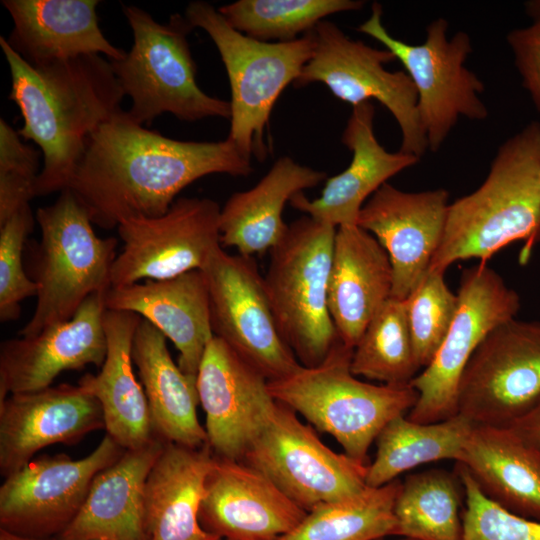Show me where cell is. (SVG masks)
Returning <instances> with one entry per match:
<instances>
[{"instance_id": "obj_1", "label": "cell", "mask_w": 540, "mask_h": 540, "mask_svg": "<svg viewBox=\"0 0 540 540\" xmlns=\"http://www.w3.org/2000/svg\"><path fill=\"white\" fill-rule=\"evenodd\" d=\"M251 159L226 138L180 141L149 130L120 110L88 139L66 189L93 224L112 229L130 218L165 214L188 185L210 174L246 176Z\"/></svg>"}, {"instance_id": "obj_2", "label": "cell", "mask_w": 540, "mask_h": 540, "mask_svg": "<svg viewBox=\"0 0 540 540\" xmlns=\"http://www.w3.org/2000/svg\"><path fill=\"white\" fill-rule=\"evenodd\" d=\"M0 46L11 74L9 99L21 112L18 133L43 154L36 196L63 191L90 136L119 112L125 96L110 60L83 55L32 66L1 36Z\"/></svg>"}, {"instance_id": "obj_3", "label": "cell", "mask_w": 540, "mask_h": 540, "mask_svg": "<svg viewBox=\"0 0 540 540\" xmlns=\"http://www.w3.org/2000/svg\"><path fill=\"white\" fill-rule=\"evenodd\" d=\"M522 241L527 262L540 241V122L532 121L498 148L482 184L449 204L444 233L428 270L445 273L466 259L487 261Z\"/></svg>"}, {"instance_id": "obj_4", "label": "cell", "mask_w": 540, "mask_h": 540, "mask_svg": "<svg viewBox=\"0 0 540 540\" xmlns=\"http://www.w3.org/2000/svg\"><path fill=\"white\" fill-rule=\"evenodd\" d=\"M353 348L340 339L313 367L268 381L273 398L300 414L315 430L331 435L351 458L367 464L368 451L392 419L407 415L418 400L409 384H373L351 371Z\"/></svg>"}, {"instance_id": "obj_5", "label": "cell", "mask_w": 540, "mask_h": 540, "mask_svg": "<svg viewBox=\"0 0 540 540\" xmlns=\"http://www.w3.org/2000/svg\"><path fill=\"white\" fill-rule=\"evenodd\" d=\"M185 18L207 32L224 63L231 89L230 138L247 158L263 161L271 111L282 91L295 83L310 60V32L289 42H264L237 31L211 4H188Z\"/></svg>"}, {"instance_id": "obj_6", "label": "cell", "mask_w": 540, "mask_h": 540, "mask_svg": "<svg viewBox=\"0 0 540 540\" xmlns=\"http://www.w3.org/2000/svg\"><path fill=\"white\" fill-rule=\"evenodd\" d=\"M41 231L33 275L37 302L31 319L19 331L31 337L44 328L67 321L93 294L112 287L111 270L117 256L115 238H99L85 207L69 189L36 212Z\"/></svg>"}, {"instance_id": "obj_7", "label": "cell", "mask_w": 540, "mask_h": 540, "mask_svg": "<svg viewBox=\"0 0 540 540\" xmlns=\"http://www.w3.org/2000/svg\"><path fill=\"white\" fill-rule=\"evenodd\" d=\"M133 32V45L125 56L110 61L125 94L132 101V118L150 124L162 113L183 121L208 117L230 119V102L211 97L196 81L197 67L187 35L193 29L185 16L173 14L158 23L145 10L123 5Z\"/></svg>"}, {"instance_id": "obj_8", "label": "cell", "mask_w": 540, "mask_h": 540, "mask_svg": "<svg viewBox=\"0 0 540 540\" xmlns=\"http://www.w3.org/2000/svg\"><path fill=\"white\" fill-rule=\"evenodd\" d=\"M336 230L309 216L293 221L270 250L264 276L279 332L305 367L324 361L340 339L328 306Z\"/></svg>"}, {"instance_id": "obj_9", "label": "cell", "mask_w": 540, "mask_h": 540, "mask_svg": "<svg viewBox=\"0 0 540 540\" xmlns=\"http://www.w3.org/2000/svg\"><path fill=\"white\" fill-rule=\"evenodd\" d=\"M382 6L375 2L370 17L357 30L389 50L405 68L418 96V113L428 149L437 152L458 119L484 120L488 109L479 97L484 83L466 66L472 52L470 36L458 31L448 38V21L433 20L421 44L392 36L382 23Z\"/></svg>"}, {"instance_id": "obj_10", "label": "cell", "mask_w": 540, "mask_h": 540, "mask_svg": "<svg viewBox=\"0 0 540 540\" xmlns=\"http://www.w3.org/2000/svg\"><path fill=\"white\" fill-rule=\"evenodd\" d=\"M314 48L294 85L319 82L353 107L376 100L395 118L402 135L400 152L422 157L428 149L415 86L405 71H388L396 60L387 49H377L349 38L336 24L323 20L310 31Z\"/></svg>"}, {"instance_id": "obj_11", "label": "cell", "mask_w": 540, "mask_h": 540, "mask_svg": "<svg viewBox=\"0 0 540 540\" xmlns=\"http://www.w3.org/2000/svg\"><path fill=\"white\" fill-rule=\"evenodd\" d=\"M458 306L450 329L432 362L411 381L419 396L407 417L434 423L458 413V388L476 348L498 325L516 318L518 293L487 263L465 269L457 292Z\"/></svg>"}, {"instance_id": "obj_12", "label": "cell", "mask_w": 540, "mask_h": 540, "mask_svg": "<svg viewBox=\"0 0 540 540\" xmlns=\"http://www.w3.org/2000/svg\"><path fill=\"white\" fill-rule=\"evenodd\" d=\"M241 461L263 473L307 512L368 487V464L330 449L310 424L302 423L297 413L279 402Z\"/></svg>"}, {"instance_id": "obj_13", "label": "cell", "mask_w": 540, "mask_h": 540, "mask_svg": "<svg viewBox=\"0 0 540 540\" xmlns=\"http://www.w3.org/2000/svg\"><path fill=\"white\" fill-rule=\"evenodd\" d=\"M540 398V321L510 319L491 330L467 363L458 413L473 424L509 427Z\"/></svg>"}, {"instance_id": "obj_14", "label": "cell", "mask_w": 540, "mask_h": 540, "mask_svg": "<svg viewBox=\"0 0 540 540\" xmlns=\"http://www.w3.org/2000/svg\"><path fill=\"white\" fill-rule=\"evenodd\" d=\"M202 271L214 336L268 381L296 371L301 364L279 332L264 277L253 258L230 255L221 247Z\"/></svg>"}, {"instance_id": "obj_15", "label": "cell", "mask_w": 540, "mask_h": 540, "mask_svg": "<svg viewBox=\"0 0 540 540\" xmlns=\"http://www.w3.org/2000/svg\"><path fill=\"white\" fill-rule=\"evenodd\" d=\"M220 212L214 200L184 197L161 216L122 221L117 229L123 248L112 266V287L203 270L222 247Z\"/></svg>"}, {"instance_id": "obj_16", "label": "cell", "mask_w": 540, "mask_h": 540, "mask_svg": "<svg viewBox=\"0 0 540 540\" xmlns=\"http://www.w3.org/2000/svg\"><path fill=\"white\" fill-rule=\"evenodd\" d=\"M125 451L108 434L86 457L66 454L32 459L0 486V528L35 538H55L80 511L95 476Z\"/></svg>"}, {"instance_id": "obj_17", "label": "cell", "mask_w": 540, "mask_h": 540, "mask_svg": "<svg viewBox=\"0 0 540 540\" xmlns=\"http://www.w3.org/2000/svg\"><path fill=\"white\" fill-rule=\"evenodd\" d=\"M197 393L213 454L242 460L277 408L268 380L214 336L197 372Z\"/></svg>"}, {"instance_id": "obj_18", "label": "cell", "mask_w": 540, "mask_h": 540, "mask_svg": "<svg viewBox=\"0 0 540 540\" xmlns=\"http://www.w3.org/2000/svg\"><path fill=\"white\" fill-rule=\"evenodd\" d=\"M449 204L443 188L405 192L387 182L362 207L357 225L377 239L392 266L391 297L405 300L428 271Z\"/></svg>"}, {"instance_id": "obj_19", "label": "cell", "mask_w": 540, "mask_h": 540, "mask_svg": "<svg viewBox=\"0 0 540 540\" xmlns=\"http://www.w3.org/2000/svg\"><path fill=\"white\" fill-rule=\"evenodd\" d=\"M105 295L93 294L64 322L0 347V401L10 394L48 388L65 370L101 367L107 353Z\"/></svg>"}, {"instance_id": "obj_20", "label": "cell", "mask_w": 540, "mask_h": 540, "mask_svg": "<svg viewBox=\"0 0 540 540\" xmlns=\"http://www.w3.org/2000/svg\"><path fill=\"white\" fill-rule=\"evenodd\" d=\"M306 514L254 467L214 455L199 510L207 532L223 540H278Z\"/></svg>"}, {"instance_id": "obj_21", "label": "cell", "mask_w": 540, "mask_h": 540, "mask_svg": "<svg viewBox=\"0 0 540 540\" xmlns=\"http://www.w3.org/2000/svg\"><path fill=\"white\" fill-rule=\"evenodd\" d=\"M105 429L102 406L78 384L15 393L0 401V473H15L41 449L75 444Z\"/></svg>"}, {"instance_id": "obj_22", "label": "cell", "mask_w": 540, "mask_h": 540, "mask_svg": "<svg viewBox=\"0 0 540 540\" xmlns=\"http://www.w3.org/2000/svg\"><path fill=\"white\" fill-rule=\"evenodd\" d=\"M104 300L107 310L135 313L170 339L179 352L178 366L197 380L203 353L214 337L208 282L202 270L111 287Z\"/></svg>"}, {"instance_id": "obj_23", "label": "cell", "mask_w": 540, "mask_h": 540, "mask_svg": "<svg viewBox=\"0 0 540 540\" xmlns=\"http://www.w3.org/2000/svg\"><path fill=\"white\" fill-rule=\"evenodd\" d=\"M375 108L371 102L354 106L342 134V143L352 151L349 166L327 179L320 197L309 200L299 193L290 205L335 227L357 225L366 201L394 175L416 165L420 157L390 153L374 133Z\"/></svg>"}, {"instance_id": "obj_24", "label": "cell", "mask_w": 540, "mask_h": 540, "mask_svg": "<svg viewBox=\"0 0 540 540\" xmlns=\"http://www.w3.org/2000/svg\"><path fill=\"white\" fill-rule=\"evenodd\" d=\"M13 29L11 48L32 66H44L83 55L122 59L126 51L102 33L98 0H4Z\"/></svg>"}, {"instance_id": "obj_25", "label": "cell", "mask_w": 540, "mask_h": 540, "mask_svg": "<svg viewBox=\"0 0 540 540\" xmlns=\"http://www.w3.org/2000/svg\"><path fill=\"white\" fill-rule=\"evenodd\" d=\"M393 273L377 239L358 225L336 230L328 306L340 340L354 348L369 322L391 297Z\"/></svg>"}, {"instance_id": "obj_26", "label": "cell", "mask_w": 540, "mask_h": 540, "mask_svg": "<svg viewBox=\"0 0 540 540\" xmlns=\"http://www.w3.org/2000/svg\"><path fill=\"white\" fill-rule=\"evenodd\" d=\"M165 442L155 437L125 450L94 478L74 520L55 540H149L144 506L147 476Z\"/></svg>"}, {"instance_id": "obj_27", "label": "cell", "mask_w": 540, "mask_h": 540, "mask_svg": "<svg viewBox=\"0 0 540 540\" xmlns=\"http://www.w3.org/2000/svg\"><path fill=\"white\" fill-rule=\"evenodd\" d=\"M141 317L107 310V353L100 371L85 374L78 385L102 406L105 429L123 449H138L154 438L147 398L133 372L132 345Z\"/></svg>"}, {"instance_id": "obj_28", "label": "cell", "mask_w": 540, "mask_h": 540, "mask_svg": "<svg viewBox=\"0 0 540 540\" xmlns=\"http://www.w3.org/2000/svg\"><path fill=\"white\" fill-rule=\"evenodd\" d=\"M213 461L208 445L192 448L165 442L144 489L149 540H223L207 532L199 521Z\"/></svg>"}, {"instance_id": "obj_29", "label": "cell", "mask_w": 540, "mask_h": 540, "mask_svg": "<svg viewBox=\"0 0 540 540\" xmlns=\"http://www.w3.org/2000/svg\"><path fill=\"white\" fill-rule=\"evenodd\" d=\"M491 501L540 520V448L510 427L474 424L458 462Z\"/></svg>"}, {"instance_id": "obj_30", "label": "cell", "mask_w": 540, "mask_h": 540, "mask_svg": "<svg viewBox=\"0 0 540 540\" xmlns=\"http://www.w3.org/2000/svg\"><path fill=\"white\" fill-rule=\"evenodd\" d=\"M324 179V171L280 157L254 187L234 193L221 208V245L249 257L270 252L288 227L282 218L286 203Z\"/></svg>"}, {"instance_id": "obj_31", "label": "cell", "mask_w": 540, "mask_h": 540, "mask_svg": "<svg viewBox=\"0 0 540 540\" xmlns=\"http://www.w3.org/2000/svg\"><path fill=\"white\" fill-rule=\"evenodd\" d=\"M132 359L138 368L155 437L192 448L208 445L197 417L196 380L172 360L166 337L141 318L135 331Z\"/></svg>"}, {"instance_id": "obj_32", "label": "cell", "mask_w": 540, "mask_h": 540, "mask_svg": "<svg viewBox=\"0 0 540 540\" xmlns=\"http://www.w3.org/2000/svg\"><path fill=\"white\" fill-rule=\"evenodd\" d=\"M473 425L459 413L434 423L414 422L407 415L392 419L375 440L377 451L367 467V486L381 487L423 464L458 462Z\"/></svg>"}, {"instance_id": "obj_33", "label": "cell", "mask_w": 540, "mask_h": 540, "mask_svg": "<svg viewBox=\"0 0 540 540\" xmlns=\"http://www.w3.org/2000/svg\"><path fill=\"white\" fill-rule=\"evenodd\" d=\"M463 498L456 471L434 468L409 474L401 481L394 504L395 536L462 540Z\"/></svg>"}, {"instance_id": "obj_34", "label": "cell", "mask_w": 540, "mask_h": 540, "mask_svg": "<svg viewBox=\"0 0 540 540\" xmlns=\"http://www.w3.org/2000/svg\"><path fill=\"white\" fill-rule=\"evenodd\" d=\"M401 486L396 479L381 487L322 503L278 540H379L395 536L394 504Z\"/></svg>"}, {"instance_id": "obj_35", "label": "cell", "mask_w": 540, "mask_h": 540, "mask_svg": "<svg viewBox=\"0 0 540 540\" xmlns=\"http://www.w3.org/2000/svg\"><path fill=\"white\" fill-rule=\"evenodd\" d=\"M417 363L405 300L390 297L367 325L353 348L351 371L380 384H409Z\"/></svg>"}, {"instance_id": "obj_36", "label": "cell", "mask_w": 540, "mask_h": 540, "mask_svg": "<svg viewBox=\"0 0 540 540\" xmlns=\"http://www.w3.org/2000/svg\"><path fill=\"white\" fill-rule=\"evenodd\" d=\"M358 0H239L218 8L230 26L253 39L289 42L327 16L359 10Z\"/></svg>"}, {"instance_id": "obj_37", "label": "cell", "mask_w": 540, "mask_h": 540, "mask_svg": "<svg viewBox=\"0 0 540 540\" xmlns=\"http://www.w3.org/2000/svg\"><path fill=\"white\" fill-rule=\"evenodd\" d=\"M444 274L428 270L405 299L414 353L420 369L435 357L453 322L458 296Z\"/></svg>"}, {"instance_id": "obj_38", "label": "cell", "mask_w": 540, "mask_h": 540, "mask_svg": "<svg viewBox=\"0 0 540 540\" xmlns=\"http://www.w3.org/2000/svg\"><path fill=\"white\" fill-rule=\"evenodd\" d=\"M464 489L462 540H540V520L512 513L487 498L468 470L455 464Z\"/></svg>"}, {"instance_id": "obj_39", "label": "cell", "mask_w": 540, "mask_h": 540, "mask_svg": "<svg viewBox=\"0 0 540 540\" xmlns=\"http://www.w3.org/2000/svg\"><path fill=\"white\" fill-rule=\"evenodd\" d=\"M34 226V218L27 205L0 225V320H16L20 303L36 296L37 285L27 275L22 263L24 242Z\"/></svg>"}, {"instance_id": "obj_40", "label": "cell", "mask_w": 540, "mask_h": 540, "mask_svg": "<svg viewBox=\"0 0 540 540\" xmlns=\"http://www.w3.org/2000/svg\"><path fill=\"white\" fill-rule=\"evenodd\" d=\"M39 153L0 119V225L36 197Z\"/></svg>"}, {"instance_id": "obj_41", "label": "cell", "mask_w": 540, "mask_h": 540, "mask_svg": "<svg viewBox=\"0 0 540 540\" xmlns=\"http://www.w3.org/2000/svg\"><path fill=\"white\" fill-rule=\"evenodd\" d=\"M506 39L523 86L540 112V20L511 30Z\"/></svg>"}, {"instance_id": "obj_42", "label": "cell", "mask_w": 540, "mask_h": 540, "mask_svg": "<svg viewBox=\"0 0 540 540\" xmlns=\"http://www.w3.org/2000/svg\"><path fill=\"white\" fill-rule=\"evenodd\" d=\"M509 427L524 441L540 448V398L525 415Z\"/></svg>"}, {"instance_id": "obj_43", "label": "cell", "mask_w": 540, "mask_h": 540, "mask_svg": "<svg viewBox=\"0 0 540 540\" xmlns=\"http://www.w3.org/2000/svg\"><path fill=\"white\" fill-rule=\"evenodd\" d=\"M526 14L533 21L540 20V0H531L524 4Z\"/></svg>"}, {"instance_id": "obj_44", "label": "cell", "mask_w": 540, "mask_h": 540, "mask_svg": "<svg viewBox=\"0 0 540 540\" xmlns=\"http://www.w3.org/2000/svg\"><path fill=\"white\" fill-rule=\"evenodd\" d=\"M0 540H55L54 538H35L21 536L0 528Z\"/></svg>"}, {"instance_id": "obj_45", "label": "cell", "mask_w": 540, "mask_h": 540, "mask_svg": "<svg viewBox=\"0 0 540 540\" xmlns=\"http://www.w3.org/2000/svg\"><path fill=\"white\" fill-rule=\"evenodd\" d=\"M399 540H410V539H406V538H401V539H399Z\"/></svg>"}, {"instance_id": "obj_46", "label": "cell", "mask_w": 540, "mask_h": 540, "mask_svg": "<svg viewBox=\"0 0 540 540\" xmlns=\"http://www.w3.org/2000/svg\"><path fill=\"white\" fill-rule=\"evenodd\" d=\"M379 540H385V539H379Z\"/></svg>"}]
</instances>
